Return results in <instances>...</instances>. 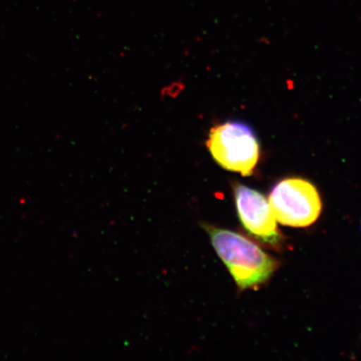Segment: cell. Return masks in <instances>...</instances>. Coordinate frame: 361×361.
I'll return each instance as SVG.
<instances>
[{
  "mask_svg": "<svg viewBox=\"0 0 361 361\" xmlns=\"http://www.w3.org/2000/svg\"><path fill=\"white\" fill-rule=\"evenodd\" d=\"M201 225L239 290L259 288L269 281L281 265L279 260L242 234L209 224Z\"/></svg>",
  "mask_w": 361,
  "mask_h": 361,
  "instance_id": "obj_1",
  "label": "cell"
},
{
  "mask_svg": "<svg viewBox=\"0 0 361 361\" xmlns=\"http://www.w3.org/2000/svg\"><path fill=\"white\" fill-rule=\"evenodd\" d=\"M207 148L223 169L245 177L254 173L260 148L254 130L240 121H227L210 130Z\"/></svg>",
  "mask_w": 361,
  "mask_h": 361,
  "instance_id": "obj_2",
  "label": "cell"
},
{
  "mask_svg": "<svg viewBox=\"0 0 361 361\" xmlns=\"http://www.w3.org/2000/svg\"><path fill=\"white\" fill-rule=\"evenodd\" d=\"M269 200L277 222L288 227H309L322 212L317 188L300 178H288L275 184Z\"/></svg>",
  "mask_w": 361,
  "mask_h": 361,
  "instance_id": "obj_3",
  "label": "cell"
},
{
  "mask_svg": "<svg viewBox=\"0 0 361 361\" xmlns=\"http://www.w3.org/2000/svg\"><path fill=\"white\" fill-rule=\"evenodd\" d=\"M233 194L238 218L246 232L262 245L281 250L284 238L267 198L239 183L234 185Z\"/></svg>",
  "mask_w": 361,
  "mask_h": 361,
  "instance_id": "obj_4",
  "label": "cell"
}]
</instances>
